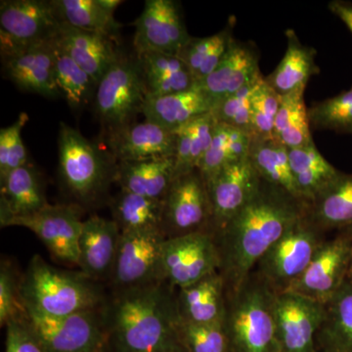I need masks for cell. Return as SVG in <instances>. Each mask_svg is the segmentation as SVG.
Segmentation results:
<instances>
[{
	"mask_svg": "<svg viewBox=\"0 0 352 352\" xmlns=\"http://www.w3.org/2000/svg\"><path fill=\"white\" fill-rule=\"evenodd\" d=\"M308 206L261 179L249 203L214 235L226 292L237 288L251 274L266 252L307 214Z\"/></svg>",
	"mask_w": 352,
	"mask_h": 352,
	"instance_id": "1",
	"label": "cell"
},
{
	"mask_svg": "<svg viewBox=\"0 0 352 352\" xmlns=\"http://www.w3.org/2000/svg\"><path fill=\"white\" fill-rule=\"evenodd\" d=\"M171 289L157 281L120 291L111 309V327L120 351L184 352Z\"/></svg>",
	"mask_w": 352,
	"mask_h": 352,
	"instance_id": "2",
	"label": "cell"
},
{
	"mask_svg": "<svg viewBox=\"0 0 352 352\" xmlns=\"http://www.w3.org/2000/svg\"><path fill=\"white\" fill-rule=\"evenodd\" d=\"M276 296L254 271L237 288L226 292L223 327L229 352H280Z\"/></svg>",
	"mask_w": 352,
	"mask_h": 352,
	"instance_id": "3",
	"label": "cell"
},
{
	"mask_svg": "<svg viewBox=\"0 0 352 352\" xmlns=\"http://www.w3.org/2000/svg\"><path fill=\"white\" fill-rule=\"evenodd\" d=\"M58 159L60 179L78 207L98 205L116 183L117 160L65 122L59 127Z\"/></svg>",
	"mask_w": 352,
	"mask_h": 352,
	"instance_id": "4",
	"label": "cell"
},
{
	"mask_svg": "<svg viewBox=\"0 0 352 352\" xmlns=\"http://www.w3.org/2000/svg\"><path fill=\"white\" fill-rule=\"evenodd\" d=\"M94 280L50 265L32 256L22 281L20 296L25 309L48 316H65L97 309L101 294Z\"/></svg>",
	"mask_w": 352,
	"mask_h": 352,
	"instance_id": "5",
	"label": "cell"
},
{
	"mask_svg": "<svg viewBox=\"0 0 352 352\" xmlns=\"http://www.w3.org/2000/svg\"><path fill=\"white\" fill-rule=\"evenodd\" d=\"M147 92L138 56L122 52L97 85L94 106L103 132L129 126L142 113Z\"/></svg>",
	"mask_w": 352,
	"mask_h": 352,
	"instance_id": "6",
	"label": "cell"
},
{
	"mask_svg": "<svg viewBox=\"0 0 352 352\" xmlns=\"http://www.w3.org/2000/svg\"><path fill=\"white\" fill-rule=\"evenodd\" d=\"M323 234L305 214L266 252L252 271L276 295L285 293L307 270L323 243Z\"/></svg>",
	"mask_w": 352,
	"mask_h": 352,
	"instance_id": "7",
	"label": "cell"
},
{
	"mask_svg": "<svg viewBox=\"0 0 352 352\" xmlns=\"http://www.w3.org/2000/svg\"><path fill=\"white\" fill-rule=\"evenodd\" d=\"M220 256L214 234L198 232L168 238L162 248L160 280L183 289L219 271Z\"/></svg>",
	"mask_w": 352,
	"mask_h": 352,
	"instance_id": "8",
	"label": "cell"
},
{
	"mask_svg": "<svg viewBox=\"0 0 352 352\" xmlns=\"http://www.w3.org/2000/svg\"><path fill=\"white\" fill-rule=\"evenodd\" d=\"M163 232L168 238L212 232L207 182L199 168L177 175L164 199Z\"/></svg>",
	"mask_w": 352,
	"mask_h": 352,
	"instance_id": "9",
	"label": "cell"
},
{
	"mask_svg": "<svg viewBox=\"0 0 352 352\" xmlns=\"http://www.w3.org/2000/svg\"><path fill=\"white\" fill-rule=\"evenodd\" d=\"M96 310L48 316L25 309V320L45 352H100L105 337Z\"/></svg>",
	"mask_w": 352,
	"mask_h": 352,
	"instance_id": "10",
	"label": "cell"
},
{
	"mask_svg": "<svg viewBox=\"0 0 352 352\" xmlns=\"http://www.w3.org/2000/svg\"><path fill=\"white\" fill-rule=\"evenodd\" d=\"M61 24L52 0H2L0 51L52 43Z\"/></svg>",
	"mask_w": 352,
	"mask_h": 352,
	"instance_id": "11",
	"label": "cell"
},
{
	"mask_svg": "<svg viewBox=\"0 0 352 352\" xmlns=\"http://www.w3.org/2000/svg\"><path fill=\"white\" fill-rule=\"evenodd\" d=\"M351 250L352 236L342 231L333 239L324 240L307 270L285 293L325 305L347 280Z\"/></svg>",
	"mask_w": 352,
	"mask_h": 352,
	"instance_id": "12",
	"label": "cell"
},
{
	"mask_svg": "<svg viewBox=\"0 0 352 352\" xmlns=\"http://www.w3.org/2000/svg\"><path fill=\"white\" fill-rule=\"evenodd\" d=\"M133 25L135 54L159 52L177 56L192 38L182 6L175 0H146L144 9Z\"/></svg>",
	"mask_w": 352,
	"mask_h": 352,
	"instance_id": "13",
	"label": "cell"
},
{
	"mask_svg": "<svg viewBox=\"0 0 352 352\" xmlns=\"http://www.w3.org/2000/svg\"><path fill=\"white\" fill-rule=\"evenodd\" d=\"M166 239L159 229L122 233L111 276L120 291L161 281L160 261Z\"/></svg>",
	"mask_w": 352,
	"mask_h": 352,
	"instance_id": "14",
	"label": "cell"
},
{
	"mask_svg": "<svg viewBox=\"0 0 352 352\" xmlns=\"http://www.w3.org/2000/svg\"><path fill=\"white\" fill-rule=\"evenodd\" d=\"M80 208L75 204L47 205L29 217L9 220L6 226H22L30 229L55 258L78 265V241L83 223L80 220Z\"/></svg>",
	"mask_w": 352,
	"mask_h": 352,
	"instance_id": "15",
	"label": "cell"
},
{
	"mask_svg": "<svg viewBox=\"0 0 352 352\" xmlns=\"http://www.w3.org/2000/svg\"><path fill=\"white\" fill-rule=\"evenodd\" d=\"M323 303L296 294L275 300V322L280 352H315L316 333L324 318Z\"/></svg>",
	"mask_w": 352,
	"mask_h": 352,
	"instance_id": "16",
	"label": "cell"
},
{
	"mask_svg": "<svg viewBox=\"0 0 352 352\" xmlns=\"http://www.w3.org/2000/svg\"><path fill=\"white\" fill-rule=\"evenodd\" d=\"M206 182L215 235L249 203L258 191L261 178L248 157L224 166Z\"/></svg>",
	"mask_w": 352,
	"mask_h": 352,
	"instance_id": "17",
	"label": "cell"
},
{
	"mask_svg": "<svg viewBox=\"0 0 352 352\" xmlns=\"http://www.w3.org/2000/svg\"><path fill=\"white\" fill-rule=\"evenodd\" d=\"M2 73L19 89L59 98L55 80V41L1 52Z\"/></svg>",
	"mask_w": 352,
	"mask_h": 352,
	"instance_id": "18",
	"label": "cell"
},
{
	"mask_svg": "<svg viewBox=\"0 0 352 352\" xmlns=\"http://www.w3.org/2000/svg\"><path fill=\"white\" fill-rule=\"evenodd\" d=\"M109 152L118 162L175 157L177 136L175 131L145 120L132 122L116 131L106 132Z\"/></svg>",
	"mask_w": 352,
	"mask_h": 352,
	"instance_id": "19",
	"label": "cell"
},
{
	"mask_svg": "<svg viewBox=\"0 0 352 352\" xmlns=\"http://www.w3.org/2000/svg\"><path fill=\"white\" fill-rule=\"evenodd\" d=\"M263 76L259 69V51L256 44L235 38L214 71L198 85L217 106L222 99Z\"/></svg>",
	"mask_w": 352,
	"mask_h": 352,
	"instance_id": "20",
	"label": "cell"
},
{
	"mask_svg": "<svg viewBox=\"0 0 352 352\" xmlns=\"http://www.w3.org/2000/svg\"><path fill=\"white\" fill-rule=\"evenodd\" d=\"M122 232L113 220L92 215L82 223L78 241V263L94 281L112 276Z\"/></svg>",
	"mask_w": 352,
	"mask_h": 352,
	"instance_id": "21",
	"label": "cell"
},
{
	"mask_svg": "<svg viewBox=\"0 0 352 352\" xmlns=\"http://www.w3.org/2000/svg\"><path fill=\"white\" fill-rule=\"evenodd\" d=\"M55 43L97 83L122 54L113 39L63 22Z\"/></svg>",
	"mask_w": 352,
	"mask_h": 352,
	"instance_id": "22",
	"label": "cell"
},
{
	"mask_svg": "<svg viewBox=\"0 0 352 352\" xmlns=\"http://www.w3.org/2000/svg\"><path fill=\"white\" fill-rule=\"evenodd\" d=\"M215 103L197 83L186 91L147 98L143 108L145 120L171 131H177L198 118L214 112Z\"/></svg>",
	"mask_w": 352,
	"mask_h": 352,
	"instance_id": "23",
	"label": "cell"
},
{
	"mask_svg": "<svg viewBox=\"0 0 352 352\" xmlns=\"http://www.w3.org/2000/svg\"><path fill=\"white\" fill-rule=\"evenodd\" d=\"M1 184V226L9 220L36 214L50 205L43 182L31 164L16 168L0 179Z\"/></svg>",
	"mask_w": 352,
	"mask_h": 352,
	"instance_id": "24",
	"label": "cell"
},
{
	"mask_svg": "<svg viewBox=\"0 0 352 352\" xmlns=\"http://www.w3.org/2000/svg\"><path fill=\"white\" fill-rule=\"evenodd\" d=\"M178 291L176 302L182 321L223 323L226 311V288L219 271Z\"/></svg>",
	"mask_w": 352,
	"mask_h": 352,
	"instance_id": "25",
	"label": "cell"
},
{
	"mask_svg": "<svg viewBox=\"0 0 352 352\" xmlns=\"http://www.w3.org/2000/svg\"><path fill=\"white\" fill-rule=\"evenodd\" d=\"M287 50L276 69L264 80L279 96L305 94L308 82L320 73L314 47L300 43L294 30H287Z\"/></svg>",
	"mask_w": 352,
	"mask_h": 352,
	"instance_id": "26",
	"label": "cell"
},
{
	"mask_svg": "<svg viewBox=\"0 0 352 352\" xmlns=\"http://www.w3.org/2000/svg\"><path fill=\"white\" fill-rule=\"evenodd\" d=\"M175 177V157L118 162L116 183L122 191L164 200Z\"/></svg>",
	"mask_w": 352,
	"mask_h": 352,
	"instance_id": "27",
	"label": "cell"
},
{
	"mask_svg": "<svg viewBox=\"0 0 352 352\" xmlns=\"http://www.w3.org/2000/svg\"><path fill=\"white\" fill-rule=\"evenodd\" d=\"M135 55L140 65L147 98L179 94L196 87L197 82L191 72L177 56L159 52Z\"/></svg>",
	"mask_w": 352,
	"mask_h": 352,
	"instance_id": "28",
	"label": "cell"
},
{
	"mask_svg": "<svg viewBox=\"0 0 352 352\" xmlns=\"http://www.w3.org/2000/svg\"><path fill=\"white\" fill-rule=\"evenodd\" d=\"M324 318L316 333L319 352H352V283L346 280L324 305Z\"/></svg>",
	"mask_w": 352,
	"mask_h": 352,
	"instance_id": "29",
	"label": "cell"
},
{
	"mask_svg": "<svg viewBox=\"0 0 352 352\" xmlns=\"http://www.w3.org/2000/svg\"><path fill=\"white\" fill-rule=\"evenodd\" d=\"M307 217L323 233L352 226V175L342 173L319 194L308 206Z\"/></svg>",
	"mask_w": 352,
	"mask_h": 352,
	"instance_id": "30",
	"label": "cell"
},
{
	"mask_svg": "<svg viewBox=\"0 0 352 352\" xmlns=\"http://www.w3.org/2000/svg\"><path fill=\"white\" fill-rule=\"evenodd\" d=\"M289 164L300 197L308 205L342 175L322 156L314 142L289 150Z\"/></svg>",
	"mask_w": 352,
	"mask_h": 352,
	"instance_id": "31",
	"label": "cell"
},
{
	"mask_svg": "<svg viewBox=\"0 0 352 352\" xmlns=\"http://www.w3.org/2000/svg\"><path fill=\"white\" fill-rule=\"evenodd\" d=\"M235 23V17L232 16L226 27L217 34L206 38L192 36L178 53L177 57L186 65L197 83L207 78L226 54L235 39L233 36Z\"/></svg>",
	"mask_w": 352,
	"mask_h": 352,
	"instance_id": "32",
	"label": "cell"
},
{
	"mask_svg": "<svg viewBox=\"0 0 352 352\" xmlns=\"http://www.w3.org/2000/svg\"><path fill=\"white\" fill-rule=\"evenodd\" d=\"M249 159L261 179L305 201L296 188L289 164V149L284 145L274 139L252 138Z\"/></svg>",
	"mask_w": 352,
	"mask_h": 352,
	"instance_id": "33",
	"label": "cell"
},
{
	"mask_svg": "<svg viewBox=\"0 0 352 352\" xmlns=\"http://www.w3.org/2000/svg\"><path fill=\"white\" fill-rule=\"evenodd\" d=\"M111 210L122 233L154 229L163 231L164 200L120 190L111 203Z\"/></svg>",
	"mask_w": 352,
	"mask_h": 352,
	"instance_id": "34",
	"label": "cell"
},
{
	"mask_svg": "<svg viewBox=\"0 0 352 352\" xmlns=\"http://www.w3.org/2000/svg\"><path fill=\"white\" fill-rule=\"evenodd\" d=\"M55 80L60 97L74 112L94 103L97 83L92 76L65 53L55 43Z\"/></svg>",
	"mask_w": 352,
	"mask_h": 352,
	"instance_id": "35",
	"label": "cell"
},
{
	"mask_svg": "<svg viewBox=\"0 0 352 352\" xmlns=\"http://www.w3.org/2000/svg\"><path fill=\"white\" fill-rule=\"evenodd\" d=\"M252 140L247 132L217 122L212 144L199 168L206 182L224 166L248 159Z\"/></svg>",
	"mask_w": 352,
	"mask_h": 352,
	"instance_id": "36",
	"label": "cell"
},
{
	"mask_svg": "<svg viewBox=\"0 0 352 352\" xmlns=\"http://www.w3.org/2000/svg\"><path fill=\"white\" fill-rule=\"evenodd\" d=\"M215 124L214 113H210L175 131L177 136L176 176L200 168L212 144Z\"/></svg>",
	"mask_w": 352,
	"mask_h": 352,
	"instance_id": "37",
	"label": "cell"
},
{
	"mask_svg": "<svg viewBox=\"0 0 352 352\" xmlns=\"http://www.w3.org/2000/svg\"><path fill=\"white\" fill-rule=\"evenodd\" d=\"M60 20L82 31L97 32L116 41L122 25L97 0H52Z\"/></svg>",
	"mask_w": 352,
	"mask_h": 352,
	"instance_id": "38",
	"label": "cell"
},
{
	"mask_svg": "<svg viewBox=\"0 0 352 352\" xmlns=\"http://www.w3.org/2000/svg\"><path fill=\"white\" fill-rule=\"evenodd\" d=\"M305 94L281 97V106L275 120L273 139L287 149H298L314 143Z\"/></svg>",
	"mask_w": 352,
	"mask_h": 352,
	"instance_id": "39",
	"label": "cell"
},
{
	"mask_svg": "<svg viewBox=\"0 0 352 352\" xmlns=\"http://www.w3.org/2000/svg\"><path fill=\"white\" fill-rule=\"evenodd\" d=\"M310 126L316 131L352 134V87L308 109Z\"/></svg>",
	"mask_w": 352,
	"mask_h": 352,
	"instance_id": "40",
	"label": "cell"
},
{
	"mask_svg": "<svg viewBox=\"0 0 352 352\" xmlns=\"http://www.w3.org/2000/svg\"><path fill=\"white\" fill-rule=\"evenodd\" d=\"M178 336L184 352H229L223 323H193L180 319Z\"/></svg>",
	"mask_w": 352,
	"mask_h": 352,
	"instance_id": "41",
	"label": "cell"
},
{
	"mask_svg": "<svg viewBox=\"0 0 352 352\" xmlns=\"http://www.w3.org/2000/svg\"><path fill=\"white\" fill-rule=\"evenodd\" d=\"M263 78L264 76L258 80H254L239 91L220 100L212 112L217 122L247 132L254 138L251 119V100L254 90Z\"/></svg>",
	"mask_w": 352,
	"mask_h": 352,
	"instance_id": "42",
	"label": "cell"
},
{
	"mask_svg": "<svg viewBox=\"0 0 352 352\" xmlns=\"http://www.w3.org/2000/svg\"><path fill=\"white\" fill-rule=\"evenodd\" d=\"M279 96L264 78L254 90L251 100L252 138L273 139L275 120L281 106Z\"/></svg>",
	"mask_w": 352,
	"mask_h": 352,
	"instance_id": "43",
	"label": "cell"
},
{
	"mask_svg": "<svg viewBox=\"0 0 352 352\" xmlns=\"http://www.w3.org/2000/svg\"><path fill=\"white\" fill-rule=\"evenodd\" d=\"M28 120L29 116L27 113H20L13 124L0 131V179H3L16 168L29 164L27 150L21 135Z\"/></svg>",
	"mask_w": 352,
	"mask_h": 352,
	"instance_id": "44",
	"label": "cell"
},
{
	"mask_svg": "<svg viewBox=\"0 0 352 352\" xmlns=\"http://www.w3.org/2000/svg\"><path fill=\"white\" fill-rule=\"evenodd\" d=\"M12 267L7 263L1 264L0 270V323L6 326L8 322L25 317V309L20 296Z\"/></svg>",
	"mask_w": 352,
	"mask_h": 352,
	"instance_id": "45",
	"label": "cell"
},
{
	"mask_svg": "<svg viewBox=\"0 0 352 352\" xmlns=\"http://www.w3.org/2000/svg\"><path fill=\"white\" fill-rule=\"evenodd\" d=\"M6 352H45L25 318L6 324Z\"/></svg>",
	"mask_w": 352,
	"mask_h": 352,
	"instance_id": "46",
	"label": "cell"
},
{
	"mask_svg": "<svg viewBox=\"0 0 352 352\" xmlns=\"http://www.w3.org/2000/svg\"><path fill=\"white\" fill-rule=\"evenodd\" d=\"M329 10L337 16L352 34V3L344 0H333L328 4Z\"/></svg>",
	"mask_w": 352,
	"mask_h": 352,
	"instance_id": "47",
	"label": "cell"
},
{
	"mask_svg": "<svg viewBox=\"0 0 352 352\" xmlns=\"http://www.w3.org/2000/svg\"><path fill=\"white\" fill-rule=\"evenodd\" d=\"M97 1H98V4L102 8L105 9L106 11L111 14L115 13L116 9L120 4L124 3V1H120V0H97Z\"/></svg>",
	"mask_w": 352,
	"mask_h": 352,
	"instance_id": "48",
	"label": "cell"
},
{
	"mask_svg": "<svg viewBox=\"0 0 352 352\" xmlns=\"http://www.w3.org/2000/svg\"><path fill=\"white\" fill-rule=\"evenodd\" d=\"M347 280L352 283V250H351V264H349V275H347Z\"/></svg>",
	"mask_w": 352,
	"mask_h": 352,
	"instance_id": "49",
	"label": "cell"
},
{
	"mask_svg": "<svg viewBox=\"0 0 352 352\" xmlns=\"http://www.w3.org/2000/svg\"><path fill=\"white\" fill-rule=\"evenodd\" d=\"M342 232H344L349 234V235L352 236V226L349 227V228L344 229V230H342Z\"/></svg>",
	"mask_w": 352,
	"mask_h": 352,
	"instance_id": "50",
	"label": "cell"
},
{
	"mask_svg": "<svg viewBox=\"0 0 352 352\" xmlns=\"http://www.w3.org/2000/svg\"><path fill=\"white\" fill-rule=\"evenodd\" d=\"M315 352H319V351H317V349H316V351H315Z\"/></svg>",
	"mask_w": 352,
	"mask_h": 352,
	"instance_id": "51",
	"label": "cell"
}]
</instances>
